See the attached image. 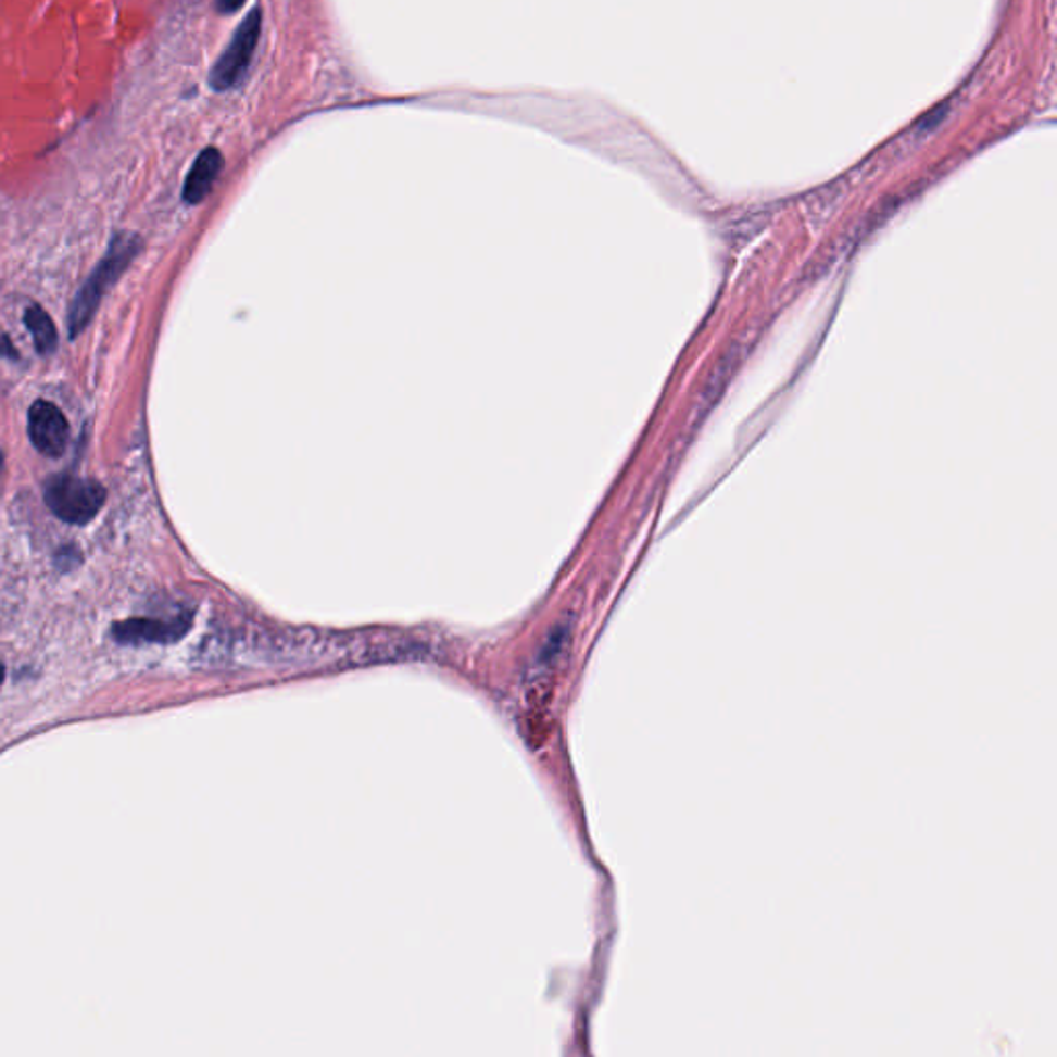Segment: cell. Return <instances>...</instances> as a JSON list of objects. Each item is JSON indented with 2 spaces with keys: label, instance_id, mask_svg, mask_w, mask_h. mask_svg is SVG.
<instances>
[{
  "label": "cell",
  "instance_id": "6da1fadb",
  "mask_svg": "<svg viewBox=\"0 0 1057 1057\" xmlns=\"http://www.w3.org/2000/svg\"><path fill=\"white\" fill-rule=\"evenodd\" d=\"M141 247H143L141 236H137L133 231H116L114 234V238H112V242L108 247L104 259L100 261V265L96 267V270L89 275V279L85 281L84 288L79 290V293L73 300V306H71V312H68V331H71V339H75L91 323L93 314L100 309V302L104 300L105 291L110 290L121 279V275L125 273L126 267L141 252Z\"/></svg>",
  "mask_w": 1057,
  "mask_h": 1057
},
{
  "label": "cell",
  "instance_id": "7a4b0ae2",
  "mask_svg": "<svg viewBox=\"0 0 1057 1057\" xmlns=\"http://www.w3.org/2000/svg\"><path fill=\"white\" fill-rule=\"evenodd\" d=\"M105 496L102 483L77 476L52 477L43 490L48 508L71 525L89 523L102 511Z\"/></svg>",
  "mask_w": 1057,
  "mask_h": 1057
},
{
  "label": "cell",
  "instance_id": "3957f363",
  "mask_svg": "<svg viewBox=\"0 0 1057 1057\" xmlns=\"http://www.w3.org/2000/svg\"><path fill=\"white\" fill-rule=\"evenodd\" d=\"M261 29H263V11L261 7H256L244 17V22L238 25L228 48L213 64L209 73V85L213 91H228L244 79L261 40Z\"/></svg>",
  "mask_w": 1057,
  "mask_h": 1057
},
{
  "label": "cell",
  "instance_id": "277c9868",
  "mask_svg": "<svg viewBox=\"0 0 1057 1057\" xmlns=\"http://www.w3.org/2000/svg\"><path fill=\"white\" fill-rule=\"evenodd\" d=\"M29 438L32 444L46 456L59 458L68 444V424L63 412L48 401H36L29 407Z\"/></svg>",
  "mask_w": 1057,
  "mask_h": 1057
},
{
  "label": "cell",
  "instance_id": "5b68a950",
  "mask_svg": "<svg viewBox=\"0 0 1057 1057\" xmlns=\"http://www.w3.org/2000/svg\"><path fill=\"white\" fill-rule=\"evenodd\" d=\"M190 628L188 616L172 620L130 618L112 626V639L121 644H169L180 641Z\"/></svg>",
  "mask_w": 1057,
  "mask_h": 1057
},
{
  "label": "cell",
  "instance_id": "8992f818",
  "mask_svg": "<svg viewBox=\"0 0 1057 1057\" xmlns=\"http://www.w3.org/2000/svg\"><path fill=\"white\" fill-rule=\"evenodd\" d=\"M224 169V155L217 147H207L199 153L194 164L188 172L185 188H183V199L188 205H199L207 199L213 185L217 183L219 174Z\"/></svg>",
  "mask_w": 1057,
  "mask_h": 1057
},
{
  "label": "cell",
  "instance_id": "52a82bcc",
  "mask_svg": "<svg viewBox=\"0 0 1057 1057\" xmlns=\"http://www.w3.org/2000/svg\"><path fill=\"white\" fill-rule=\"evenodd\" d=\"M25 327L34 335V341H36V350L38 352L42 353V355H50V353L56 352V348H59V331H56L52 318L48 316V312L40 309V306H29L25 311Z\"/></svg>",
  "mask_w": 1057,
  "mask_h": 1057
},
{
  "label": "cell",
  "instance_id": "ba28073f",
  "mask_svg": "<svg viewBox=\"0 0 1057 1057\" xmlns=\"http://www.w3.org/2000/svg\"><path fill=\"white\" fill-rule=\"evenodd\" d=\"M247 0H215V9L222 13V15H231L236 11H240V7L244 4Z\"/></svg>",
  "mask_w": 1057,
  "mask_h": 1057
},
{
  "label": "cell",
  "instance_id": "9c48e42d",
  "mask_svg": "<svg viewBox=\"0 0 1057 1057\" xmlns=\"http://www.w3.org/2000/svg\"><path fill=\"white\" fill-rule=\"evenodd\" d=\"M0 355H9V357H13V360H17V357H20V353H17V350H15V348L9 343V339H7V337H2V339H0Z\"/></svg>",
  "mask_w": 1057,
  "mask_h": 1057
},
{
  "label": "cell",
  "instance_id": "30bf717a",
  "mask_svg": "<svg viewBox=\"0 0 1057 1057\" xmlns=\"http://www.w3.org/2000/svg\"><path fill=\"white\" fill-rule=\"evenodd\" d=\"M4 682V665L0 664V685Z\"/></svg>",
  "mask_w": 1057,
  "mask_h": 1057
},
{
  "label": "cell",
  "instance_id": "8fae6325",
  "mask_svg": "<svg viewBox=\"0 0 1057 1057\" xmlns=\"http://www.w3.org/2000/svg\"><path fill=\"white\" fill-rule=\"evenodd\" d=\"M0 467H2V453H0Z\"/></svg>",
  "mask_w": 1057,
  "mask_h": 1057
}]
</instances>
